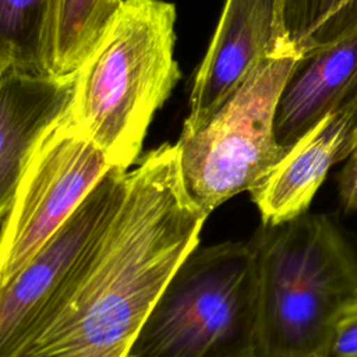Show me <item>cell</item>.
<instances>
[{
	"label": "cell",
	"instance_id": "obj_1",
	"mask_svg": "<svg viewBox=\"0 0 357 357\" xmlns=\"http://www.w3.org/2000/svg\"><path fill=\"white\" fill-rule=\"evenodd\" d=\"M93 266L66 307L14 357H127L206 220L183 187L176 144L145 153Z\"/></svg>",
	"mask_w": 357,
	"mask_h": 357
},
{
	"label": "cell",
	"instance_id": "obj_2",
	"mask_svg": "<svg viewBox=\"0 0 357 357\" xmlns=\"http://www.w3.org/2000/svg\"><path fill=\"white\" fill-rule=\"evenodd\" d=\"M255 357H325L335 324L357 298V252L326 215L303 213L255 233Z\"/></svg>",
	"mask_w": 357,
	"mask_h": 357
},
{
	"label": "cell",
	"instance_id": "obj_3",
	"mask_svg": "<svg viewBox=\"0 0 357 357\" xmlns=\"http://www.w3.org/2000/svg\"><path fill=\"white\" fill-rule=\"evenodd\" d=\"M176 7L124 0L113 24L75 71L68 109L77 126L127 169L139 158L155 112L180 79L174 60Z\"/></svg>",
	"mask_w": 357,
	"mask_h": 357
},
{
	"label": "cell",
	"instance_id": "obj_4",
	"mask_svg": "<svg viewBox=\"0 0 357 357\" xmlns=\"http://www.w3.org/2000/svg\"><path fill=\"white\" fill-rule=\"evenodd\" d=\"M257 329L250 243L195 247L166 283L127 357H255Z\"/></svg>",
	"mask_w": 357,
	"mask_h": 357
},
{
	"label": "cell",
	"instance_id": "obj_5",
	"mask_svg": "<svg viewBox=\"0 0 357 357\" xmlns=\"http://www.w3.org/2000/svg\"><path fill=\"white\" fill-rule=\"evenodd\" d=\"M300 57L291 46L265 54L209 120L181 131L176 146L183 187L206 216L251 191L286 155L275 139V110Z\"/></svg>",
	"mask_w": 357,
	"mask_h": 357
},
{
	"label": "cell",
	"instance_id": "obj_6",
	"mask_svg": "<svg viewBox=\"0 0 357 357\" xmlns=\"http://www.w3.org/2000/svg\"><path fill=\"white\" fill-rule=\"evenodd\" d=\"M128 173L112 166L38 254L0 287V357H14L89 273L127 197Z\"/></svg>",
	"mask_w": 357,
	"mask_h": 357
},
{
	"label": "cell",
	"instance_id": "obj_7",
	"mask_svg": "<svg viewBox=\"0 0 357 357\" xmlns=\"http://www.w3.org/2000/svg\"><path fill=\"white\" fill-rule=\"evenodd\" d=\"M112 167L106 153L66 116L31 156L0 230V287L38 254Z\"/></svg>",
	"mask_w": 357,
	"mask_h": 357
},
{
	"label": "cell",
	"instance_id": "obj_8",
	"mask_svg": "<svg viewBox=\"0 0 357 357\" xmlns=\"http://www.w3.org/2000/svg\"><path fill=\"white\" fill-rule=\"evenodd\" d=\"M291 46L282 0H226L206 54L195 74L183 130L209 120L268 53Z\"/></svg>",
	"mask_w": 357,
	"mask_h": 357
},
{
	"label": "cell",
	"instance_id": "obj_9",
	"mask_svg": "<svg viewBox=\"0 0 357 357\" xmlns=\"http://www.w3.org/2000/svg\"><path fill=\"white\" fill-rule=\"evenodd\" d=\"M357 146V96L301 137L251 191L262 225L276 226L307 212L329 169Z\"/></svg>",
	"mask_w": 357,
	"mask_h": 357
},
{
	"label": "cell",
	"instance_id": "obj_10",
	"mask_svg": "<svg viewBox=\"0 0 357 357\" xmlns=\"http://www.w3.org/2000/svg\"><path fill=\"white\" fill-rule=\"evenodd\" d=\"M73 75L31 74L13 66L0 73V219L43 137L68 112Z\"/></svg>",
	"mask_w": 357,
	"mask_h": 357
},
{
	"label": "cell",
	"instance_id": "obj_11",
	"mask_svg": "<svg viewBox=\"0 0 357 357\" xmlns=\"http://www.w3.org/2000/svg\"><path fill=\"white\" fill-rule=\"evenodd\" d=\"M357 96V26L303 54L278 99L273 134L289 151L325 116Z\"/></svg>",
	"mask_w": 357,
	"mask_h": 357
},
{
	"label": "cell",
	"instance_id": "obj_12",
	"mask_svg": "<svg viewBox=\"0 0 357 357\" xmlns=\"http://www.w3.org/2000/svg\"><path fill=\"white\" fill-rule=\"evenodd\" d=\"M124 0H52L46 45L49 74L73 75L96 49Z\"/></svg>",
	"mask_w": 357,
	"mask_h": 357
},
{
	"label": "cell",
	"instance_id": "obj_13",
	"mask_svg": "<svg viewBox=\"0 0 357 357\" xmlns=\"http://www.w3.org/2000/svg\"><path fill=\"white\" fill-rule=\"evenodd\" d=\"M52 0H0V61L31 74H49L46 45Z\"/></svg>",
	"mask_w": 357,
	"mask_h": 357
},
{
	"label": "cell",
	"instance_id": "obj_14",
	"mask_svg": "<svg viewBox=\"0 0 357 357\" xmlns=\"http://www.w3.org/2000/svg\"><path fill=\"white\" fill-rule=\"evenodd\" d=\"M282 15L291 47L303 56L357 26V0H282Z\"/></svg>",
	"mask_w": 357,
	"mask_h": 357
},
{
	"label": "cell",
	"instance_id": "obj_15",
	"mask_svg": "<svg viewBox=\"0 0 357 357\" xmlns=\"http://www.w3.org/2000/svg\"><path fill=\"white\" fill-rule=\"evenodd\" d=\"M325 357H357V298L337 318Z\"/></svg>",
	"mask_w": 357,
	"mask_h": 357
},
{
	"label": "cell",
	"instance_id": "obj_16",
	"mask_svg": "<svg viewBox=\"0 0 357 357\" xmlns=\"http://www.w3.org/2000/svg\"><path fill=\"white\" fill-rule=\"evenodd\" d=\"M339 197L346 212L357 211V146L349 155L339 177Z\"/></svg>",
	"mask_w": 357,
	"mask_h": 357
},
{
	"label": "cell",
	"instance_id": "obj_17",
	"mask_svg": "<svg viewBox=\"0 0 357 357\" xmlns=\"http://www.w3.org/2000/svg\"><path fill=\"white\" fill-rule=\"evenodd\" d=\"M4 68H6V66H4V64L0 61V73H1Z\"/></svg>",
	"mask_w": 357,
	"mask_h": 357
}]
</instances>
